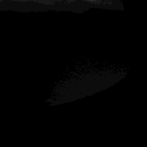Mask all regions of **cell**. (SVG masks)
Returning <instances> with one entry per match:
<instances>
[]
</instances>
